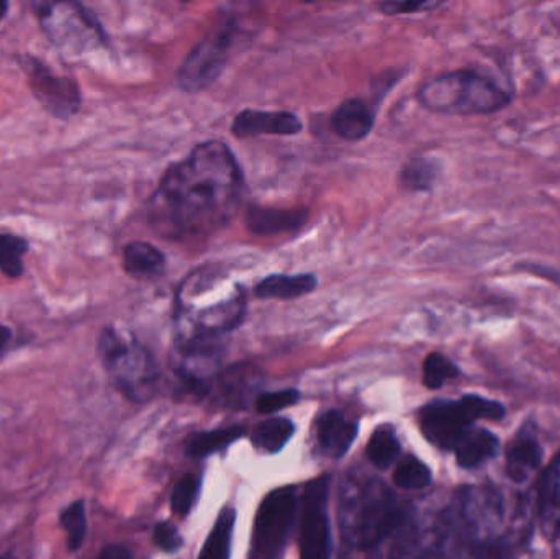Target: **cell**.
<instances>
[{
    "label": "cell",
    "instance_id": "6da1fadb",
    "mask_svg": "<svg viewBox=\"0 0 560 559\" xmlns=\"http://www.w3.org/2000/svg\"><path fill=\"white\" fill-rule=\"evenodd\" d=\"M238 161L223 141L197 144L167 167L148 206L151 229L173 242L202 240L225 229L242 206Z\"/></svg>",
    "mask_w": 560,
    "mask_h": 559
},
{
    "label": "cell",
    "instance_id": "7a4b0ae2",
    "mask_svg": "<svg viewBox=\"0 0 560 559\" xmlns=\"http://www.w3.org/2000/svg\"><path fill=\"white\" fill-rule=\"evenodd\" d=\"M246 292L219 266H206L187 275L174 298L177 343L220 341L243 324Z\"/></svg>",
    "mask_w": 560,
    "mask_h": 559
},
{
    "label": "cell",
    "instance_id": "3957f363",
    "mask_svg": "<svg viewBox=\"0 0 560 559\" xmlns=\"http://www.w3.org/2000/svg\"><path fill=\"white\" fill-rule=\"evenodd\" d=\"M421 107L443 115H490L512 104L513 95L495 78L477 69L444 72L424 82L417 94Z\"/></svg>",
    "mask_w": 560,
    "mask_h": 559
},
{
    "label": "cell",
    "instance_id": "277c9868",
    "mask_svg": "<svg viewBox=\"0 0 560 559\" xmlns=\"http://www.w3.org/2000/svg\"><path fill=\"white\" fill-rule=\"evenodd\" d=\"M341 527L359 550L377 547L400 521L397 499L378 479H351L341 492Z\"/></svg>",
    "mask_w": 560,
    "mask_h": 559
},
{
    "label": "cell",
    "instance_id": "5b68a950",
    "mask_svg": "<svg viewBox=\"0 0 560 559\" xmlns=\"http://www.w3.org/2000/svg\"><path fill=\"white\" fill-rule=\"evenodd\" d=\"M503 501L493 488H467L444 512L441 544L453 557L476 554L483 544L499 537Z\"/></svg>",
    "mask_w": 560,
    "mask_h": 559
},
{
    "label": "cell",
    "instance_id": "8992f818",
    "mask_svg": "<svg viewBox=\"0 0 560 559\" xmlns=\"http://www.w3.org/2000/svg\"><path fill=\"white\" fill-rule=\"evenodd\" d=\"M97 354L114 386L131 400L150 399L160 381V368L147 347L114 327L102 328Z\"/></svg>",
    "mask_w": 560,
    "mask_h": 559
},
{
    "label": "cell",
    "instance_id": "52a82bcc",
    "mask_svg": "<svg viewBox=\"0 0 560 559\" xmlns=\"http://www.w3.org/2000/svg\"><path fill=\"white\" fill-rule=\"evenodd\" d=\"M505 407L480 396L460 400H434L420 412V427L428 442L441 450H456L477 420H500Z\"/></svg>",
    "mask_w": 560,
    "mask_h": 559
},
{
    "label": "cell",
    "instance_id": "ba28073f",
    "mask_svg": "<svg viewBox=\"0 0 560 559\" xmlns=\"http://www.w3.org/2000/svg\"><path fill=\"white\" fill-rule=\"evenodd\" d=\"M235 25L232 22L213 30L197 43L177 71V85L184 92L197 94L209 89L226 68L233 45Z\"/></svg>",
    "mask_w": 560,
    "mask_h": 559
},
{
    "label": "cell",
    "instance_id": "9c48e42d",
    "mask_svg": "<svg viewBox=\"0 0 560 559\" xmlns=\"http://www.w3.org/2000/svg\"><path fill=\"white\" fill-rule=\"evenodd\" d=\"M296 512V489H276L259 505L253 528L252 559H276L282 551Z\"/></svg>",
    "mask_w": 560,
    "mask_h": 559
},
{
    "label": "cell",
    "instance_id": "30bf717a",
    "mask_svg": "<svg viewBox=\"0 0 560 559\" xmlns=\"http://www.w3.org/2000/svg\"><path fill=\"white\" fill-rule=\"evenodd\" d=\"M328 496V476L313 479L306 486L300 517V559L331 558Z\"/></svg>",
    "mask_w": 560,
    "mask_h": 559
},
{
    "label": "cell",
    "instance_id": "8fae6325",
    "mask_svg": "<svg viewBox=\"0 0 560 559\" xmlns=\"http://www.w3.org/2000/svg\"><path fill=\"white\" fill-rule=\"evenodd\" d=\"M26 78L36 101L58 118H69L81 108V89L74 79L58 75L45 62L26 58Z\"/></svg>",
    "mask_w": 560,
    "mask_h": 559
},
{
    "label": "cell",
    "instance_id": "7c38bea8",
    "mask_svg": "<svg viewBox=\"0 0 560 559\" xmlns=\"http://www.w3.org/2000/svg\"><path fill=\"white\" fill-rule=\"evenodd\" d=\"M220 360H222L220 341H192V343L176 341L173 354L174 371L189 386H203L215 374Z\"/></svg>",
    "mask_w": 560,
    "mask_h": 559
},
{
    "label": "cell",
    "instance_id": "4fadbf2b",
    "mask_svg": "<svg viewBox=\"0 0 560 559\" xmlns=\"http://www.w3.org/2000/svg\"><path fill=\"white\" fill-rule=\"evenodd\" d=\"M303 124L292 112L248 110L240 112L232 124L236 138L261 137V135H280L292 137L302 131Z\"/></svg>",
    "mask_w": 560,
    "mask_h": 559
},
{
    "label": "cell",
    "instance_id": "5bb4252c",
    "mask_svg": "<svg viewBox=\"0 0 560 559\" xmlns=\"http://www.w3.org/2000/svg\"><path fill=\"white\" fill-rule=\"evenodd\" d=\"M542 462V449L532 427H523L506 452V473L515 482H525Z\"/></svg>",
    "mask_w": 560,
    "mask_h": 559
},
{
    "label": "cell",
    "instance_id": "9a60e30c",
    "mask_svg": "<svg viewBox=\"0 0 560 559\" xmlns=\"http://www.w3.org/2000/svg\"><path fill=\"white\" fill-rule=\"evenodd\" d=\"M308 220L305 209H271V207H252L246 213V225L256 235H282L296 232Z\"/></svg>",
    "mask_w": 560,
    "mask_h": 559
},
{
    "label": "cell",
    "instance_id": "2e32d148",
    "mask_svg": "<svg viewBox=\"0 0 560 559\" xmlns=\"http://www.w3.org/2000/svg\"><path fill=\"white\" fill-rule=\"evenodd\" d=\"M331 128L342 140H364L374 128V112L362 98H348L332 114Z\"/></svg>",
    "mask_w": 560,
    "mask_h": 559
},
{
    "label": "cell",
    "instance_id": "e0dca14e",
    "mask_svg": "<svg viewBox=\"0 0 560 559\" xmlns=\"http://www.w3.org/2000/svg\"><path fill=\"white\" fill-rule=\"evenodd\" d=\"M538 505L542 534L549 540H555L560 532V453L542 479Z\"/></svg>",
    "mask_w": 560,
    "mask_h": 559
},
{
    "label": "cell",
    "instance_id": "ac0fdd59",
    "mask_svg": "<svg viewBox=\"0 0 560 559\" xmlns=\"http://www.w3.org/2000/svg\"><path fill=\"white\" fill-rule=\"evenodd\" d=\"M355 436H358V426L354 422H349L345 414L339 412V410H329L319 419V446L329 456L339 458V456L345 455L354 442Z\"/></svg>",
    "mask_w": 560,
    "mask_h": 559
},
{
    "label": "cell",
    "instance_id": "d6986e66",
    "mask_svg": "<svg viewBox=\"0 0 560 559\" xmlns=\"http://www.w3.org/2000/svg\"><path fill=\"white\" fill-rule=\"evenodd\" d=\"M318 286V279L313 275H271L258 282L255 294L265 301H293L312 294Z\"/></svg>",
    "mask_w": 560,
    "mask_h": 559
},
{
    "label": "cell",
    "instance_id": "ffe728a7",
    "mask_svg": "<svg viewBox=\"0 0 560 559\" xmlns=\"http://www.w3.org/2000/svg\"><path fill=\"white\" fill-rule=\"evenodd\" d=\"M124 269L131 278L156 279L166 269V258L151 243L131 242L124 248Z\"/></svg>",
    "mask_w": 560,
    "mask_h": 559
},
{
    "label": "cell",
    "instance_id": "44dd1931",
    "mask_svg": "<svg viewBox=\"0 0 560 559\" xmlns=\"http://www.w3.org/2000/svg\"><path fill=\"white\" fill-rule=\"evenodd\" d=\"M497 450H499V439L493 433L483 429H470L456 446V459L460 468H479L497 455Z\"/></svg>",
    "mask_w": 560,
    "mask_h": 559
},
{
    "label": "cell",
    "instance_id": "7402d4cb",
    "mask_svg": "<svg viewBox=\"0 0 560 559\" xmlns=\"http://www.w3.org/2000/svg\"><path fill=\"white\" fill-rule=\"evenodd\" d=\"M235 519L236 512L233 509L225 508L220 512L219 519L203 545L200 559H230Z\"/></svg>",
    "mask_w": 560,
    "mask_h": 559
},
{
    "label": "cell",
    "instance_id": "603a6c76",
    "mask_svg": "<svg viewBox=\"0 0 560 559\" xmlns=\"http://www.w3.org/2000/svg\"><path fill=\"white\" fill-rule=\"evenodd\" d=\"M243 435H245V429L240 426L196 433L187 439V453L194 458H206L220 450H225Z\"/></svg>",
    "mask_w": 560,
    "mask_h": 559
},
{
    "label": "cell",
    "instance_id": "cb8c5ba5",
    "mask_svg": "<svg viewBox=\"0 0 560 559\" xmlns=\"http://www.w3.org/2000/svg\"><path fill=\"white\" fill-rule=\"evenodd\" d=\"M368 456L377 468L387 469L400 456V443L390 426H381L368 443Z\"/></svg>",
    "mask_w": 560,
    "mask_h": 559
},
{
    "label": "cell",
    "instance_id": "d4e9b609",
    "mask_svg": "<svg viewBox=\"0 0 560 559\" xmlns=\"http://www.w3.org/2000/svg\"><path fill=\"white\" fill-rule=\"evenodd\" d=\"M293 423L287 419H271L262 422L253 433V445L266 453H278L293 435Z\"/></svg>",
    "mask_w": 560,
    "mask_h": 559
},
{
    "label": "cell",
    "instance_id": "484cf974",
    "mask_svg": "<svg viewBox=\"0 0 560 559\" xmlns=\"http://www.w3.org/2000/svg\"><path fill=\"white\" fill-rule=\"evenodd\" d=\"M59 525L66 534V545L69 551L81 550L88 535V514L84 501H74L62 509L59 514Z\"/></svg>",
    "mask_w": 560,
    "mask_h": 559
},
{
    "label": "cell",
    "instance_id": "4316f807",
    "mask_svg": "<svg viewBox=\"0 0 560 559\" xmlns=\"http://www.w3.org/2000/svg\"><path fill=\"white\" fill-rule=\"evenodd\" d=\"M28 252V242L13 233H0V271L7 278L23 275V256Z\"/></svg>",
    "mask_w": 560,
    "mask_h": 559
},
{
    "label": "cell",
    "instance_id": "83f0119b",
    "mask_svg": "<svg viewBox=\"0 0 560 559\" xmlns=\"http://www.w3.org/2000/svg\"><path fill=\"white\" fill-rule=\"evenodd\" d=\"M436 177L438 167L434 161L415 156L401 170L400 183L410 190H430L436 183Z\"/></svg>",
    "mask_w": 560,
    "mask_h": 559
},
{
    "label": "cell",
    "instance_id": "f1b7e54d",
    "mask_svg": "<svg viewBox=\"0 0 560 559\" xmlns=\"http://www.w3.org/2000/svg\"><path fill=\"white\" fill-rule=\"evenodd\" d=\"M394 482L405 491H417V489L427 488L431 482L430 468L415 456H405L395 468Z\"/></svg>",
    "mask_w": 560,
    "mask_h": 559
},
{
    "label": "cell",
    "instance_id": "f546056e",
    "mask_svg": "<svg viewBox=\"0 0 560 559\" xmlns=\"http://www.w3.org/2000/svg\"><path fill=\"white\" fill-rule=\"evenodd\" d=\"M474 559H528L526 548L510 535H499L483 544L474 554Z\"/></svg>",
    "mask_w": 560,
    "mask_h": 559
},
{
    "label": "cell",
    "instance_id": "4dcf8cb0",
    "mask_svg": "<svg viewBox=\"0 0 560 559\" xmlns=\"http://www.w3.org/2000/svg\"><path fill=\"white\" fill-rule=\"evenodd\" d=\"M459 376L456 364L441 353H431L424 360L423 381L430 389H440L444 383Z\"/></svg>",
    "mask_w": 560,
    "mask_h": 559
},
{
    "label": "cell",
    "instance_id": "1f68e13d",
    "mask_svg": "<svg viewBox=\"0 0 560 559\" xmlns=\"http://www.w3.org/2000/svg\"><path fill=\"white\" fill-rule=\"evenodd\" d=\"M200 481L197 476L186 475L176 488H174L173 498H171V508L174 514L187 515L192 511L197 498H199Z\"/></svg>",
    "mask_w": 560,
    "mask_h": 559
},
{
    "label": "cell",
    "instance_id": "d6a6232c",
    "mask_svg": "<svg viewBox=\"0 0 560 559\" xmlns=\"http://www.w3.org/2000/svg\"><path fill=\"white\" fill-rule=\"evenodd\" d=\"M299 400V393L293 389L278 391V393L261 394L256 400L259 414H275L285 407L293 406Z\"/></svg>",
    "mask_w": 560,
    "mask_h": 559
},
{
    "label": "cell",
    "instance_id": "836d02e7",
    "mask_svg": "<svg viewBox=\"0 0 560 559\" xmlns=\"http://www.w3.org/2000/svg\"><path fill=\"white\" fill-rule=\"evenodd\" d=\"M154 544L158 545V548H161L163 551H167V554H173V551L179 550L180 545H183V537H180L179 532L174 525L167 524V522H163V524H158L156 528H154L153 534Z\"/></svg>",
    "mask_w": 560,
    "mask_h": 559
},
{
    "label": "cell",
    "instance_id": "e575fe53",
    "mask_svg": "<svg viewBox=\"0 0 560 559\" xmlns=\"http://www.w3.org/2000/svg\"><path fill=\"white\" fill-rule=\"evenodd\" d=\"M438 5H440L438 2H411V0H407V2H387L381 9L387 15H398V13H413L421 12V10L436 9Z\"/></svg>",
    "mask_w": 560,
    "mask_h": 559
},
{
    "label": "cell",
    "instance_id": "d590c367",
    "mask_svg": "<svg viewBox=\"0 0 560 559\" xmlns=\"http://www.w3.org/2000/svg\"><path fill=\"white\" fill-rule=\"evenodd\" d=\"M98 559H133L130 551L121 545H108L102 550L101 558Z\"/></svg>",
    "mask_w": 560,
    "mask_h": 559
},
{
    "label": "cell",
    "instance_id": "8d00e7d4",
    "mask_svg": "<svg viewBox=\"0 0 560 559\" xmlns=\"http://www.w3.org/2000/svg\"><path fill=\"white\" fill-rule=\"evenodd\" d=\"M13 331L5 325H0V357L9 350L12 345Z\"/></svg>",
    "mask_w": 560,
    "mask_h": 559
},
{
    "label": "cell",
    "instance_id": "74e56055",
    "mask_svg": "<svg viewBox=\"0 0 560 559\" xmlns=\"http://www.w3.org/2000/svg\"><path fill=\"white\" fill-rule=\"evenodd\" d=\"M388 559H423L420 557H417V555L411 554L408 548H394L392 550V554L388 555Z\"/></svg>",
    "mask_w": 560,
    "mask_h": 559
},
{
    "label": "cell",
    "instance_id": "f35d334b",
    "mask_svg": "<svg viewBox=\"0 0 560 559\" xmlns=\"http://www.w3.org/2000/svg\"><path fill=\"white\" fill-rule=\"evenodd\" d=\"M7 10H9V3L2 2V0H0V22L5 19Z\"/></svg>",
    "mask_w": 560,
    "mask_h": 559
}]
</instances>
